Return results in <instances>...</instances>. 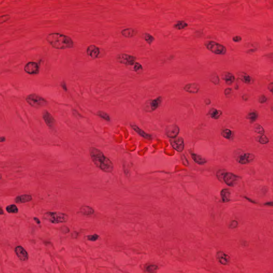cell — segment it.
<instances>
[{
	"label": "cell",
	"mask_w": 273,
	"mask_h": 273,
	"mask_svg": "<svg viewBox=\"0 0 273 273\" xmlns=\"http://www.w3.org/2000/svg\"><path fill=\"white\" fill-rule=\"evenodd\" d=\"M89 152L92 161L99 169L106 173H111L113 171V163L100 150L92 147Z\"/></svg>",
	"instance_id": "cell-1"
},
{
	"label": "cell",
	"mask_w": 273,
	"mask_h": 273,
	"mask_svg": "<svg viewBox=\"0 0 273 273\" xmlns=\"http://www.w3.org/2000/svg\"><path fill=\"white\" fill-rule=\"evenodd\" d=\"M46 41L54 48L59 50L73 48V41L67 36L60 33H51L46 37Z\"/></svg>",
	"instance_id": "cell-2"
},
{
	"label": "cell",
	"mask_w": 273,
	"mask_h": 273,
	"mask_svg": "<svg viewBox=\"0 0 273 273\" xmlns=\"http://www.w3.org/2000/svg\"><path fill=\"white\" fill-rule=\"evenodd\" d=\"M43 218L49 223L57 224L66 223L68 220V216L60 212H48L44 215Z\"/></svg>",
	"instance_id": "cell-3"
},
{
	"label": "cell",
	"mask_w": 273,
	"mask_h": 273,
	"mask_svg": "<svg viewBox=\"0 0 273 273\" xmlns=\"http://www.w3.org/2000/svg\"><path fill=\"white\" fill-rule=\"evenodd\" d=\"M204 46L207 50L215 55H224L227 51L225 46L212 41H206L204 43Z\"/></svg>",
	"instance_id": "cell-4"
},
{
	"label": "cell",
	"mask_w": 273,
	"mask_h": 273,
	"mask_svg": "<svg viewBox=\"0 0 273 273\" xmlns=\"http://www.w3.org/2000/svg\"><path fill=\"white\" fill-rule=\"evenodd\" d=\"M26 100L31 106L36 108H41L46 106L48 102L43 97L38 96L36 94H31L26 97Z\"/></svg>",
	"instance_id": "cell-5"
},
{
	"label": "cell",
	"mask_w": 273,
	"mask_h": 273,
	"mask_svg": "<svg viewBox=\"0 0 273 273\" xmlns=\"http://www.w3.org/2000/svg\"><path fill=\"white\" fill-rule=\"evenodd\" d=\"M117 61L120 63L127 66H133L136 62V58L125 53H121L117 56Z\"/></svg>",
	"instance_id": "cell-6"
},
{
	"label": "cell",
	"mask_w": 273,
	"mask_h": 273,
	"mask_svg": "<svg viewBox=\"0 0 273 273\" xmlns=\"http://www.w3.org/2000/svg\"><path fill=\"white\" fill-rule=\"evenodd\" d=\"M170 142L172 147L178 152H182L184 149V140L182 137L177 136L174 138H172Z\"/></svg>",
	"instance_id": "cell-7"
},
{
	"label": "cell",
	"mask_w": 273,
	"mask_h": 273,
	"mask_svg": "<svg viewBox=\"0 0 273 273\" xmlns=\"http://www.w3.org/2000/svg\"><path fill=\"white\" fill-rule=\"evenodd\" d=\"M238 177L230 172H226L224 177L223 181L229 186H234L238 182Z\"/></svg>",
	"instance_id": "cell-8"
},
{
	"label": "cell",
	"mask_w": 273,
	"mask_h": 273,
	"mask_svg": "<svg viewBox=\"0 0 273 273\" xmlns=\"http://www.w3.org/2000/svg\"><path fill=\"white\" fill-rule=\"evenodd\" d=\"M179 128L177 125L172 124L167 126L165 130V134L167 136L170 138H174L177 137L179 133Z\"/></svg>",
	"instance_id": "cell-9"
},
{
	"label": "cell",
	"mask_w": 273,
	"mask_h": 273,
	"mask_svg": "<svg viewBox=\"0 0 273 273\" xmlns=\"http://www.w3.org/2000/svg\"><path fill=\"white\" fill-rule=\"evenodd\" d=\"M42 117L44 121L45 122L47 126L51 129L53 128L55 125L56 121L53 118L52 115L47 111H44L42 114Z\"/></svg>",
	"instance_id": "cell-10"
},
{
	"label": "cell",
	"mask_w": 273,
	"mask_h": 273,
	"mask_svg": "<svg viewBox=\"0 0 273 273\" xmlns=\"http://www.w3.org/2000/svg\"><path fill=\"white\" fill-rule=\"evenodd\" d=\"M24 70L29 74H36L39 72V67L36 63L29 62L25 66Z\"/></svg>",
	"instance_id": "cell-11"
},
{
	"label": "cell",
	"mask_w": 273,
	"mask_h": 273,
	"mask_svg": "<svg viewBox=\"0 0 273 273\" xmlns=\"http://www.w3.org/2000/svg\"><path fill=\"white\" fill-rule=\"evenodd\" d=\"M255 155L250 153H244L238 157V161L242 165H245L252 162L255 159Z\"/></svg>",
	"instance_id": "cell-12"
},
{
	"label": "cell",
	"mask_w": 273,
	"mask_h": 273,
	"mask_svg": "<svg viewBox=\"0 0 273 273\" xmlns=\"http://www.w3.org/2000/svg\"><path fill=\"white\" fill-rule=\"evenodd\" d=\"M15 254L18 258L22 261H26L28 260V255L27 251L21 246H18L15 248Z\"/></svg>",
	"instance_id": "cell-13"
},
{
	"label": "cell",
	"mask_w": 273,
	"mask_h": 273,
	"mask_svg": "<svg viewBox=\"0 0 273 273\" xmlns=\"http://www.w3.org/2000/svg\"><path fill=\"white\" fill-rule=\"evenodd\" d=\"M86 53L92 58H96L100 54V49L97 46L91 45L87 48Z\"/></svg>",
	"instance_id": "cell-14"
},
{
	"label": "cell",
	"mask_w": 273,
	"mask_h": 273,
	"mask_svg": "<svg viewBox=\"0 0 273 273\" xmlns=\"http://www.w3.org/2000/svg\"><path fill=\"white\" fill-rule=\"evenodd\" d=\"M184 89L187 92L190 94H197L200 91V86L197 83H191L186 84Z\"/></svg>",
	"instance_id": "cell-15"
},
{
	"label": "cell",
	"mask_w": 273,
	"mask_h": 273,
	"mask_svg": "<svg viewBox=\"0 0 273 273\" xmlns=\"http://www.w3.org/2000/svg\"><path fill=\"white\" fill-rule=\"evenodd\" d=\"M217 259L223 265H227L230 261L229 257L223 251H219L217 253Z\"/></svg>",
	"instance_id": "cell-16"
},
{
	"label": "cell",
	"mask_w": 273,
	"mask_h": 273,
	"mask_svg": "<svg viewBox=\"0 0 273 273\" xmlns=\"http://www.w3.org/2000/svg\"><path fill=\"white\" fill-rule=\"evenodd\" d=\"M130 125H131L132 129H133L137 134H139L140 136H142V138H144L145 139H152V136L151 134H147L146 132H145L144 130H142V129H140L136 124H131Z\"/></svg>",
	"instance_id": "cell-17"
},
{
	"label": "cell",
	"mask_w": 273,
	"mask_h": 273,
	"mask_svg": "<svg viewBox=\"0 0 273 273\" xmlns=\"http://www.w3.org/2000/svg\"><path fill=\"white\" fill-rule=\"evenodd\" d=\"M238 78L244 83L249 84L253 83V80L252 77L245 72L238 73Z\"/></svg>",
	"instance_id": "cell-18"
},
{
	"label": "cell",
	"mask_w": 273,
	"mask_h": 273,
	"mask_svg": "<svg viewBox=\"0 0 273 273\" xmlns=\"http://www.w3.org/2000/svg\"><path fill=\"white\" fill-rule=\"evenodd\" d=\"M222 78L225 80L226 83L228 85H231L235 81V76L233 74L229 72H225L223 74Z\"/></svg>",
	"instance_id": "cell-19"
},
{
	"label": "cell",
	"mask_w": 273,
	"mask_h": 273,
	"mask_svg": "<svg viewBox=\"0 0 273 273\" xmlns=\"http://www.w3.org/2000/svg\"><path fill=\"white\" fill-rule=\"evenodd\" d=\"M136 33H137V30L135 29L131 28L124 29L121 31L122 35L127 38L134 37V36L136 35Z\"/></svg>",
	"instance_id": "cell-20"
},
{
	"label": "cell",
	"mask_w": 273,
	"mask_h": 273,
	"mask_svg": "<svg viewBox=\"0 0 273 273\" xmlns=\"http://www.w3.org/2000/svg\"><path fill=\"white\" fill-rule=\"evenodd\" d=\"M162 101V98L161 97H159L154 100H152L149 103L150 110L151 111H154L156 110L159 105L161 104Z\"/></svg>",
	"instance_id": "cell-21"
},
{
	"label": "cell",
	"mask_w": 273,
	"mask_h": 273,
	"mask_svg": "<svg viewBox=\"0 0 273 273\" xmlns=\"http://www.w3.org/2000/svg\"><path fill=\"white\" fill-rule=\"evenodd\" d=\"M32 200V197L30 195H23L18 196L15 198V202L17 203H24L28 202Z\"/></svg>",
	"instance_id": "cell-22"
},
{
	"label": "cell",
	"mask_w": 273,
	"mask_h": 273,
	"mask_svg": "<svg viewBox=\"0 0 273 273\" xmlns=\"http://www.w3.org/2000/svg\"><path fill=\"white\" fill-rule=\"evenodd\" d=\"M220 195L224 202H228L230 201V192L228 189H224L221 191Z\"/></svg>",
	"instance_id": "cell-23"
},
{
	"label": "cell",
	"mask_w": 273,
	"mask_h": 273,
	"mask_svg": "<svg viewBox=\"0 0 273 273\" xmlns=\"http://www.w3.org/2000/svg\"><path fill=\"white\" fill-rule=\"evenodd\" d=\"M222 114L223 113L221 111L217 110L213 108L211 109L208 113V114L210 115V117L215 120L219 119V117L221 116Z\"/></svg>",
	"instance_id": "cell-24"
},
{
	"label": "cell",
	"mask_w": 273,
	"mask_h": 273,
	"mask_svg": "<svg viewBox=\"0 0 273 273\" xmlns=\"http://www.w3.org/2000/svg\"><path fill=\"white\" fill-rule=\"evenodd\" d=\"M191 155H192V158L194 160V161L198 165H204L207 162V160L201 155L195 154V153H192Z\"/></svg>",
	"instance_id": "cell-25"
},
{
	"label": "cell",
	"mask_w": 273,
	"mask_h": 273,
	"mask_svg": "<svg viewBox=\"0 0 273 273\" xmlns=\"http://www.w3.org/2000/svg\"><path fill=\"white\" fill-rule=\"evenodd\" d=\"M80 212L85 215H90L94 214V210L93 208L89 206L84 205L80 208Z\"/></svg>",
	"instance_id": "cell-26"
},
{
	"label": "cell",
	"mask_w": 273,
	"mask_h": 273,
	"mask_svg": "<svg viewBox=\"0 0 273 273\" xmlns=\"http://www.w3.org/2000/svg\"><path fill=\"white\" fill-rule=\"evenodd\" d=\"M258 112L255 111H250L246 116V119L250 120L251 123H253L255 122L257 119H258Z\"/></svg>",
	"instance_id": "cell-27"
},
{
	"label": "cell",
	"mask_w": 273,
	"mask_h": 273,
	"mask_svg": "<svg viewBox=\"0 0 273 273\" xmlns=\"http://www.w3.org/2000/svg\"><path fill=\"white\" fill-rule=\"evenodd\" d=\"M188 24L187 23H186L185 21H182V20H180V21H178L177 23L174 25L173 26V27L176 28V30H182V29H184V28H186L188 27Z\"/></svg>",
	"instance_id": "cell-28"
},
{
	"label": "cell",
	"mask_w": 273,
	"mask_h": 273,
	"mask_svg": "<svg viewBox=\"0 0 273 273\" xmlns=\"http://www.w3.org/2000/svg\"><path fill=\"white\" fill-rule=\"evenodd\" d=\"M210 81L213 83L215 84V85H218L219 84L220 79L217 73L214 72L211 74L210 75Z\"/></svg>",
	"instance_id": "cell-29"
},
{
	"label": "cell",
	"mask_w": 273,
	"mask_h": 273,
	"mask_svg": "<svg viewBox=\"0 0 273 273\" xmlns=\"http://www.w3.org/2000/svg\"><path fill=\"white\" fill-rule=\"evenodd\" d=\"M97 115L99 117H100L101 119H104V120H105L106 121H110V120H111V118H110L109 115L105 111H99L97 112Z\"/></svg>",
	"instance_id": "cell-30"
},
{
	"label": "cell",
	"mask_w": 273,
	"mask_h": 273,
	"mask_svg": "<svg viewBox=\"0 0 273 273\" xmlns=\"http://www.w3.org/2000/svg\"><path fill=\"white\" fill-rule=\"evenodd\" d=\"M221 134L226 139H230L233 136V132L229 129H225L223 130Z\"/></svg>",
	"instance_id": "cell-31"
},
{
	"label": "cell",
	"mask_w": 273,
	"mask_h": 273,
	"mask_svg": "<svg viewBox=\"0 0 273 273\" xmlns=\"http://www.w3.org/2000/svg\"><path fill=\"white\" fill-rule=\"evenodd\" d=\"M7 211L10 213H16L18 212V209L15 205H10L6 208Z\"/></svg>",
	"instance_id": "cell-32"
},
{
	"label": "cell",
	"mask_w": 273,
	"mask_h": 273,
	"mask_svg": "<svg viewBox=\"0 0 273 273\" xmlns=\"http://www.w3.org/2000/svg\"><path fill=\"white\" fill-rule=\"evenodd\" d=\"M145 40L146 41L147 43L149 44H151L153 43V42L154 41L155 38L152 35H151L149 33H146L145 34L144 36Z\"/></svg>",
	"instance_id": "cell-33"
},
{
	"label": "cell",
	"mask_w": 273,
	"mask_h": 273,
	"mask_svg": "<svg viewBox=\"0 0 273 273\" xmlns=\"http://www.w3.org/2000/svg\"><path fill=\"white\" fill-rule=\"evenodd\" d=\"M158 269V267L156 265L148 266L146 267V271L148 273H154Z\"/></svg>",
	"instance_id": "cell-34"
},
{
	"label": "cell",
	"mask_w": 273,
	"mask_h": 273,
	"mask_svg": "<svg viewBox=\"0 0 273 273\" xmlns=\"http://www.w3.org/2000/svg\"><path fill=\"white\" fill-rule=\"evenodd\" d=\"M226 173V172L225 170L222 169L219 170L217 173V177L218 179L221 182L223 181V179H224V177L225 176Z\"/></svg>",
	"instance_id": "cell-35"
},
{
	"label": "cell",
	"mask_w": 273,
	"mask_h": 273,
	"mask_svg": "<svg viewBox=\"0 0 273 273\" xmlns=\"http://www.w3.org/2000/svg\"><path fill=\"white\" fill-rule=\"evenodd\" d=\"M255 131L256 132H257L259 134H263L264 132H265V131H264L263 127L259 124H255Z\"/></svg>",
	"instance_id": "cell-36"
},
{
	"label": "cell",
	"mask_w": 273,
	"mask_h": 273,
	"mask_svg": "<svg viewBox=\"0 0 273 273\" xmlns=\"http://www.w3.org/2000/svg\"><path fill=\"white\" fill-rule=\"evenodd\" d=\"M259 142L261 144H266L269 142V140L265 135H262L261 136H260L259 139Z\"/></svg>",
	"instance_id": "cell-37"
},
{
	"label": "cell",
	"mask_w": 273,
	"mask_h": 273,
	"mask_svg": "<svg viewBox=\"0 0 273 273\" xmlns=\"http://www.w3.org/2000/svg\"><path fill=\"white\" fill-rule=\"evenodd\" d=\"M133 68H134L133 71H135V72H138L142 69V66L140 63L136 62L134 65H133Z\"/></svg>",
	"instance_id": "cell-38"
},
{
	"label": "cell",
	"mask_w": 273,
	"mask_h": 273,
	"mask_svg": "<svg viewBox=\"0 0 273 273\" xmlns=\"http://www.w3.org/2000/svg\"><path fill=\"white\" fill-rule=\"evenodd\" d=\"M10 16L9 15H3L0 16V24L5 23L7 21L9 20Z\"/></svg>",
	"instance_id": "cell-39"
},
{
	"label": "cell",
	"mask_w": 273,
	"mask_h": 273,
	"mask_svg": "<svg viewBox=\"0 0 273 273\" xmlns=\"http://www.w3.org/2000/svg\"><path fill=\"white\" fill-rule=\"evenodd\" d=\"M258 101L259 102V103H260V104H264V103H266V101H267V98L265 95L261 94L260 96L259 97Z\"/></svg>",
	"instance_id": "cell-40"
},
{
	"label": "cell",
	"mask_w": 273,
	"mask_h": 273,
	"mask_svg": "<svg viewBox=\"0 0 273 273\" xmlns=\"http://www.w3.org/2000/svg\"><path fill=\"white\" fill-rule=\"evenodd\" d=\"M99 236L97 234H94L92 235H89L87 236V238L89 241H96L98 239Z\"/></svg>",
	"instance_id": "cell-41"
},
{
	"label": "cell",
	"mask_w": 273,
	"mask_h": 273,
	"mask_svg": "<svg viewBox=\"0 0 273 273\" xmlns=\"http://www.w3.org/2000/svg\"><path fill=\"white\" fill-rule=\"evenodd\" d=\"M238 221H236L235 220H233L230 223V225L229 226V227L230 228H232V229H233V228H235L236 227L238 226Z\"/></svg>",
	"instance_id": "cell-42"
},
{
	"label": "cell",
	"mask_w": 273,
	"mask_h": 273,
	"mask_svg": "<svg viewBox=\"0 0 273 273\" xmlns=\"http://www.w3.org/2000/svg\"><path fill=\"white\" fill-rule=\"evenodd\" d=\"M232 89L231 88H226L224 91V94L226 96L230 95V94H232Z\"/></svg>",
	"instance_id": "cell-43"
},
{
	"label": "cell",
	"mask_w": 273,
	"mask_h": 273,
	"mask_svg": "<svg viewBox=\"0 0 273 273\" xmlns=\"http://www.w3.org/2000/svg\"><path fill=\"white\" fill-rule=\"evenodd\" d=\"M242 40V38L240 36H236L233 37V41L235 42H241Z\"/></svg>",
	"instance_id": "cell-44"
},
{
	"label": "cell",
	"mask_w": 273,
	"mask_h": 273,
	"mask_svg": "<svg viewBox=\"0 0 273 273\" xmlns=\"http://www.w3.org/2000/svg\"><path fill=\"white\" fill-rule=\"evenodd\" d=\"M61 232L63 233H69V229L68 227H67L66 226H63V227L61 228Z\"/></svg>",
	"instance_id": "cell-45"
},
{
	"label": "cell",
	"mask_w": 273,
	"mask_h": 273,
	"mask_svg": "<svg viewBox=\"0 0 273 273\" xmlns=\"http://www.w3.org/2000/svg\"><path fill=\"white\" fill-rule=\"evenodd\" d=\"M273 82H271V83H270L268 85V90H269L272 93L273 92Z\"/></svg>",
	"instance_id": "cell-46"
},
{
	"label": "cell",
	"mask_w": 273,
	"mask_h": 273,
	"mask_svg": "<svg viewBox=\"0 0 273 273\" xmlns=\"http://www.w3.org/2000/svg\"><path fill=\"white\" fill-rule=\"evenodd\" d=\"M61 87L63 88V89H64L65 91H67V86H66V83H65L64 82L61 83Z\"/></svg>",
	"instance_id": "cell-47"
},
{
	"label": "cell",
	"mask_w": 273,
	"mask_h": 273,
	"mask_svg": "<svg viewBox=\"0 0 273 273\" xmlns=\"http://www.w3.org/2000/svg\"><path fill=\"white\" fill-rule=\"evenodd\" d=\"M204 102L205 103L207 104V105H210V104H211V100H210L209 99H205Z\"/></svg>",
	"instance_id": "cell-48"
},
{
	"label": "cell",
	"mask_w": 273,
	"mask_h": 273,
	"mask_svg": "<svg viewBox=\"0 0 273 273\" xmlns=\"http://www.w3.org/2000/svg\"><path fill=\"white\" fill-rule=\"evenodd\" d=\"M5 138L4 136H1L0 137V142H5Z\"/></svg>",
	"instance_id": "cell-49"
},
{
	"label": "cell",
	"mask_w": 273,
	"mask_h": 273,
	"mask_svg": "<svg viewBox=\"0 0 273 273\" xmlns=\"http://www.w3.org/2000/svg\"><path fill=\"white\" fill-rule=\"evenodd\" d=\"M34 220L38 224H40V220H39L37 218H34Z\"/></svg>",
	"instance_id": "cell-50"
},
{
	"label": "cell",
	"mask_w": 273,
	"mask_h": 273,
	"mask_svg": "<svg viewBox=\"0 0 273 273\" xmlns=\"http://www.w3.org/2000/svg\"><path fill=\"white\" fill-rule=\"evenodd\" d=\"M3 210L2 209V208H0V215H3Z\"/></svg>",
	"instance_id": "cell-51"
},
{
	"label": "cell",
	"mask_w": 273,
	"mask_h": 273,
	"mask_svg": "<svg viewBox=\"0 0 273 273\" xmlns=\"http://www.w3.org/2000/svg\"><path fill=\"white\" fill-rule=\"evenodd\" d=\"M266 205H271V206H272L273 205V202H268L267 203H266Z\"/></svg>",
	"instance_id": "cell-52"
}]
</instances>
